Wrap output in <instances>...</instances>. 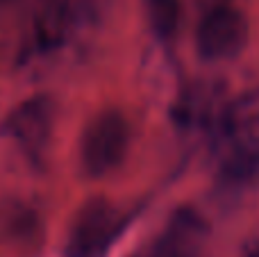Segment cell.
Listing matches in <instances>:
<instances>
[{
    "mask_svg": "<svg viewBox=\"0 0 259 257\" xmlns=\"http://www.w3.org/2000/svg\"><path fill=\"white\" fill-rule=\"evenodd\" d=\"M130 148V123L118 109L98 112L82 132L80 162L87 176L103 178L123 164Z\"/></svg>",
    "mask_w": 259,
    "mask_h": 257,
    "instance_id": "7a4b0ae2",
    "label": "cell"
},
{
    "mask_svg": "<svg viewBox=\"0 0 259 257\" xmlns=\"http://www.w3.org/2000/svg\"><path fill=\"white\" fill-rule=\"evenodd\" d=\"M125 223L121 209L109 200H89L73 221L64 257H107Z\"/></svg>",
    "mask_w": 259,
    "mask_h": 257,
    "instance_id": "3957f363",
    "label": "cell"
},
{
    "mask_svg": "<svg viewBox=\"0 0 259 257\" xmlns=\"http://www.w3.org/2000/svg\"><path fill=\"white\" fill-rule=\"evenodd\" d=\"M248 41V18L232 5H216L205 14L196 32V46L202 59H234Z\"/></svg>",
    "mask_w": 259,
    "mask_h": 257,
    "instance_id": "277c9868",
    "label": "cell"
},
{
    "mask_svg": "<svg viewBox=\"0 0 259 257\" xmlns=\"http://www.w3.org/2000/svg\"><path fill=\"white\" fill-rule=\"evenodd\" d=\"M243 257H259V244L255 246V248H250V250H248V253L243 255Z\"/></svg>",
    "mask_w": 259,
    "mask_h": 257,
    "instance_id": "ba28073f",
    "label": "cell"
},
{
    "mask_svg": "<svg viewBox=\"0 0 259 257\" xmlns=\"http://www.w3.org/2000/svg\"><path fill=\"white\" fill-rule=\"evenodd\" d=\"M148 21L159 41L175 39L180 27V0H146Z\"/></svg>",
    "mask_w": 259,
    "mask_h": 257,
    "instance_id": "52a82bcc",
    "label": "cell"
},
{
    "mask_svg": "<svg viewBox=\"0 0 259 257\" xmlns=\"http://www.w3.org/2000/svg\"><path fill=\"white\" fill-rule=\"evenodd\" d=\"M82 3H84V5H87V7H91V5H94V3H96V0H82Z\"/></svg>",
    "mask_w": 259,
    "mask_h": 257,
    "instance_id": "9c48e42d",
    "label": "cell"
},
{
    "mask_svg": "<svg viewBox=\"0 0 259 257\" xmlns=\"http://www.w3.org/2000/svg\"><path fill=\"white\" fill-rule=\"evenodd\" d=\"M205 226L191 209H182L173 217L166 232L137 257H200Z\"/></svg>",
    "mask_w": 259,
    "mask_h": 257,
    "instance_id": "8992f818",
    "label": "cell"
},
{
    "mask_svg": "<svg viewBox=\"0 0 259 257\" xmlns=\"http://www.w3.org/2000/svg\"><path fill=\"white\" fill-rule=\"evenodd\" d=\"M55 121V107L50 98L34 96L21 103L5 123V132L14 139V144L25 150L30 157H41L50 144Z\"/></svg>",
    "mask_w": 259,
    "mask_h": 257,
    "instance_id": "5b68a950",
    "label": "cell"
},
{
    "mask_svg": "<svg viewBox=\"0 0 259 257\" xmlns=\"http://www.w3.org/2000/svg\"><path fill=\"white\" fill-rule=\"evenodd\" d=\"M219 130L225 176L239 182L259 178V91L228 103Z\"/></svg>",
    "mask_w": 259,
    "mask_h": 257,
    "instance_id": "6da1fadb",
    "label": "cell"
}]
</instances>
